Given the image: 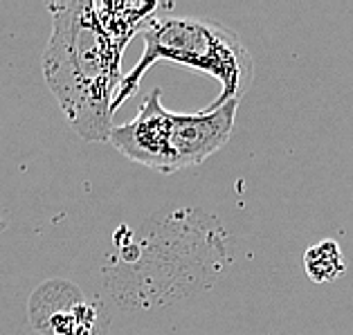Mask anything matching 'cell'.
<instances>
[{
	"label": "cell",
	"instance_id": "obj_1",
	"mask_svg": "<svg viewBox=\"0 0 353 335\" xmlns=\"http://www.w3.org/2000/svg\"><path fill=\"white\" fill-rule=\"evenodd\" d=\"M162 7L169 5L122 0L50 3L52 34L43 52V74L81 140L108 142L115 128L113 101L124 79V50Z\"/></svg>",
	"mask_w": 353,
	"mask_h": 335
},
{
	"label": "cell",
	"instance_id": "obj_2",
	"mask_svg": "<svg viewBox=\"0 0 353 335\" xmlns=\"http://www.w3.org/2000/svg\"><path fill=\"white\" fill-rule=\"evenodd\" d=\"M144 52L131 70L124 72L115 94L113 110L124 106L128 97L140 90L146 70L158 61H174L210 74L221 83V94L210 108L228 101H241L254 74V61L241 37L228 25L198 16H156L142 30Z\"/></svg>",
	"mask_w": 353,
	"mask_h": 335
},
{
	"label": "cell",
	"instance_id": "obj_3",
	"mask_svg": "<svg viewBox=\"0 0 353 335\" xmlns=\"http://www.w3.org/2000/svg\"><path fill=\"white\" fill-rule=\"evenodd\" d=\"M236 110L239 101H228L201 113H171L162 104L160 88H153L131 122L113 128L108 142L128 160L160 174H176L203 165L225 147Z\"/></svg>",
	"mask_w": 353,
	"mask_h": 335
},
{
	"label": "cell",
	"instance_id": "obj_4",
	"mask_svg": "<svg viewBox=\"0 0 353 335\" xmlns=\"http://www.w3.org/2000/svg\"><path fill=\"white\" fill-rule=\"evenodd\" d=\"M28 320L32 335H101L97 306L65 279H50L34 290Z\"/></svg>",
	"mask_w": 353,
	"mask_h": 335
},
{
	"label": "cell",
	"instance_id": "obj_5",
	"mask_svg": "<svg viewBox=\"0 0 353 335\" xmlns=\"http://www.w3.org/2000/svg\"><path fill=\"white\" fill-rule=\"evenodd\" d=\"M304 270L308 279L315 283H329L342 277L347 263H344L340 243L333 238H324V241L311 245L304 252Z\"/></svg>",
	"mask_w": 353,
	"mask_h": 335
}]
</instances>
